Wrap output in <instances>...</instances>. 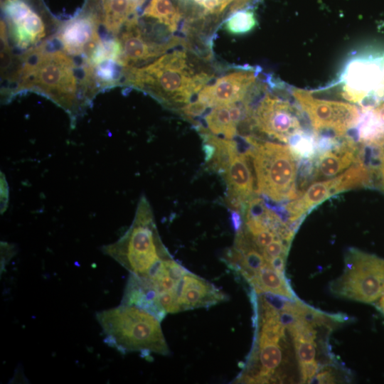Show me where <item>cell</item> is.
<instances>
[{
    "label": "cell",
    "mask_w": 384,
    "mask_h": 384,
    "mask_svg": "<svg viewBox=\"0 0 384 384\" xmlns=\"http://www.w3.org/2000/svg\"><path fill=\"white\" fill-rule=\"evenodd\" d=\"M208 60L186 48L171 50L151 63L124 69V82L168 107H180L213 78Z\"/></svg>",
    "instance_id": "obj_1"
},
{
    "label": "cell",
    "mask_w": 384,
    "mask_h": 384,
    "mask_svg": "<svg viewBox=\"0 0 384 384\" xmlns=\"http://www.w3.org/2000/svg\"><path fill=\"white\" fill-rule=\"evenodd\" d=\"M26 54L16 76V92L30 90L41 93L75 119L92 98L85 82L80 81L71 56L64 50H48L43 45Z\"/></svg>",
    "instance_id": "obj_2"
},
{
    "label": "cell",
    "mask_w": 384,
    "mask_h": 384,
    "mask_svg": "<svg viewBox=\"0 0 384 384\" xmlns=\"http://www.w3.org/2000/svg\"><path fill=\"white\" fill-rule=\"evenodd\" d=\"M105 342L122 353L137 351L146 358L151 353L169 355L160 321L134 305L119 306L97 312Z\"/></svg>",
    "instance_id": "obj_3"
},
{
    "label": "cell",
    "mask_w": 384,
    "mask_h": 384,
    "mask_svg": "<svg viewBox=\"0 0 384 384\" xmlns=\"http://www.w3.org/2000/svg\"><path fill=\"white\" fill-rule=\"evenodd\" d=\"M101 251L138 276L146 275L158 261L171 258L161 242L152 211L144 196L128 230L115 242L102 246Z\"/></svg>",
    "instance_id": "obj_4"
},
{
    "label": "cell",
    "mask_w": 384,
    "mask_h": 384,
    "mask_svg": "<svg viewBox=\"0 0 384 384\" xmlns=\"http://www.w3.org/2000/svg\"><path fill=\"white\" fill-rule=\"evenodd\" d=\"M250 157L253 161L257 193L274 202L292 201L299 196L295 156L289 146L254 138Z\"/></svg>",
    "instance_id": "obj_5"
},
{
    "label": "cell",
    "mask_w": 384,
    "mask_h": 384,
    "mask_svg": "<svg viewBox=\"0 0 384 384\" xmlns=\"http://www.w3.org/2000/svg\"><path fill=\"white\" fill-rule=\"evenodd\" d=\"M292 95L306 114L314 131L322 137H342L356 128L361 111L349 102L319 99L311 92L294 89Z\"/></svg>",
    "instance_id": "obj_6"
},
{
    "label": "cell",
    "mask_w": 384,
    "mask_h": 384,
    "mask_svg": "<svg viewBox=\"0 0 384 384\" xmlns=\"http://www.w3.org/2000/svg\"><path fill=\"white\" fill-rule=\"evenodd\" d=\"M346 272L336 284V291L345 297L371 303L384 293V260L352 250Z\"/></svg>",
    "instance_id": "obj_7"
},
{
    "label": "cell",
    "mask_w": 384,
    "mask_h": 384,
    "mask_svg": "<svg viewBox=\"0 0 384 384\" xmlns=\"http://www.w3.org/2000/svg\"><path fill=\"white\" fill-rule=\"evenodd\" d=\"M245 122L260 132L286 143L303 131L297 108L289 101L271 92H266L255 107L248 109Z\"/></svg>",
    "instance_id": "obj_8"
},
{
    "label": "cell",
    "mask_w": 384,
    "mask_h": 384,
    "mask_svg": "<svg viewBox=\"0 0 384 384\" xmlns=\"http://www.w3.org/2000/svg\"><path fill=\"white\" fill-rule=\"evenodd\" d=\"M370 179V170L361 160L336 177L312 183L304 193L284 206L289 223L297 221L331 196L366 185Z\"/></svg>",
    "instance_id": "obj_9"
},
{
    "label": "cell",
    "mask_w": 384,
    "mask_h": 384,
    "mask_svg": "<svg viewBox=\"0 0 384 384\" xmlns=\"http://www.w3.org/2000/svg\"><path fill=\"white\" fill-rule=\"evenodd\" d=\"M339 82L343 97L361 106L384 98V56L353 59Z\"/></svg>",
    "instance_id": "obj_10"
},
{
    "label": "cell",
    "mask_w": 384,
    "mask_h": 384,
    "mask_svg": "<svg viewBox=\"0 0 384 384\" xmlns=\"http://www.w3.org/2000/svg\"><path fill=\"white\" fill-rule=\"evenodd\" d=\"M117 37L122 48L121 65L124 68L146 65L159 56L180 46L175 43H162L153 37L136 16L130 19Z\"/></svg>",
    "instance_id": "obj_11"
},
{
    "label": "cell",
    "mask_w": 384,
    "mask_h": 384,
    "mask_svg": "<svg viewBox=\"0 0 384 384\" xmlns=\"http://www.w3.org/2000/svg\"><path fill=\"white\" fill-rule=\"evenodd\" d=\"M257 70L248 67L227 73L208 83L196 100L208 108L240 102L257 83Z\"/></svg>",
    "instance_id": "obj_12"
},
{
    "label": "cell",
    "mask_w": 384,
    "mask_h": 384,
    "mask_svg": "<svg viewBox=\"0 0 384 384\" xmlns=\"http://www.w3.org/2000/svg\"><path fill=\"white\" fill-rule=\"evenodd\" d=\"M3 8L11 34L19 48H28L46 36L41 17L24 0H4Z\"/></svg>",
    "instance_id": "obj_13"
},
{
    "label": "cell",
    "mask_w": 384,
    "mask_h": 384,
    "mask_svg": "<svg viewBox=\"0 0 384 384\" xmlns=\"http://www.w3.org/2000/svg\"><path fill=\"white\" fill-rule=\"evenodd\" d=\"M176 294L180 311L209 307L227 299L225 294L213 284L190 272L178 282Z\"/></svg>",
    "instance_id": "obj_14"
},
{
    "label": "cell",
    "mask_w": 384,
    "mask_h": 384,
    "mask_svg": "<svg viewBox=\"0 0 384 384\" xmlns=\"http://www.w3.org/2000/svg\"><path fill=\"white\" fill-rule=\"evenodd\" d=\"M99 18L95 14H82L69 21L60 29L57 38L63 50L70 56L83 55L90 42L100 36Z\"/></svg>",
    "instance_id": "obj_15"
},
{
    "label": "cell",
    "mask_w": 384,
    "mask_h": 384,
    "mask_svg": "<svg viewBox=\"0 0 384 384\" xmlns=\"http://www.w3.org/2000/svg\"><path fill=\"white\" fill-rule=\"evenodd\" d=\"M228 186V203L239 210L247 202L254 191V178L248 164V157L237 154L225 171Z\"/></svg>",
    "instance_id": "obj_16"
},
{
    "label": "cell",
    "mask_w": 384,
    "mask_h": 384,
    "mask_svg": "<svg viewBox=\"0 0 384 384\" xmlns=\"http://www.w3.org/2000/svg\"><path fill=\"white\" fill-rule=\"evenodd\" d=\"M352 139L338 143L334 147L319 153L314 163L316 178H333L341 174L362 159Z\"/></svg>",
    "instance_id": "obj_17"
},
{
    "label": "cell",
    "mask_w": 384,
    "mask_h": 384,
    "mask_svg": "<svg viewBox=\"0 0 384 384\" xmlns=\"http://www.w3.org/2000/svg\"><path fill=\"white\" fill-rule=\"evenodd\" d=\"M121 304L137 306L153 314L160 321L167 314L160 304L159 292L152 281L144 276L130 274Z\"/></svg>",
    "instance_id": "obj_18"
},
{
    "label": "cell",
    "mask_w": 384,
    "mask_h": 384,
    "mask_svg": "<svg viewBox=\"0 0 384 384\" xmlns=\"http://www.w3.org/2000/svg\"><path fill=\"white\" fill-rule=\"evenodd\" d=\"M141 18L162 26L173 34L181 26L183 28L188 14L183 0H150Z\"/></svg>",
    "instance_id": "obj_19"
},
{
    "label": "cell",
    "mask_w": 384,
    "mask_h": 384,
    "mask_svg": "<svg viewBox=\"0 0 384 384\" xmlns=\"http://www.w3.org/2000/svg\"><path fill=\"white\" fill-rule=\"evenodd\" d=\"M361 114L357 125L359 142L368 147L384 149V98L380 101L362 106Z\"/></svg>",
    "instance_id": "obj_20"
},
{
    "label": "cell",
    "mask_w": 384,
    "mask_h": 384,
    "mask_svg": "<svg viewBox=\"0 0 384 384\" xmlns=\"http://www.w3.org/2000/svg\"><path fill=\"white\" fill-rule=\"evenodd\" d=\"M99 17L107 32L118 35L138 11L145 0H100Z\"/></svg>",
    "instance_id": "obj_21"
},
{
    "label": "cell",
    "mask_w": 384,
    "mask_h": 384,
    "mask_svg": "<svg viewBox=\"0 0 384 384\" xmlns=\"http://www.w3.org/2000/svg\"><path fill=\"white\" fill-rule=\"evenodd\" d=\"M248 282L257 294L270 292L290 299L294 298L284 275L274 271L270 265L257 272Z\"/></svg>",
    "instance_id": "obj_22"
},
{
    "label": "cell",
    "mask_w": 384,
    "mask_h": 384,
    "mask_svg": "<svg viewBox=\"0 0 384 384\" xmlns=\"http://www.w3.org/2000/svg\"><path fill=\"white\" fill-rule=\"evenodd\" d=\"M206 124L210 132L223 135L228 139L236 136L238 125L233 121L229 105H217L205 117Z\"/></svg>",
    "instance_id": "obj_23"
},
{
    "label": "cell",
    "mask_w": 384,
    "mask_h": 384,
    "mask_svg": "<svg viewBox=\"0 0 384 384\" xmlns=\"http://www.w3.org/2000/svg\"><path fill=\"white\" fill-rule=\"evenodd\" d=\"M257 25L254 7L244 8L229 16L223 23V28L232 35H242L252 31Z\"/></svg>",
    "instance_id": "obj_24"
},
{
    "label": "cell",
    "mask_w": 384,
    "mask_h": 384,
    "mask_svg": "<svg viewBox=\"0 0 384 384\" xmlns=\"http://www.w3.org/2000/svg\"><path fill=\"white\" fill-rule=\"evenodd\" d=\"M293 154L299 158L309 159L317 154V139L312 134L302 132L288 142Z\"/></svg>",
    "instance_id": "obj_25"
},
{
    "label": "cell",
    "mask_w": 384,
    "mask_h": 384,
    "mask_svg": "<svg viewBox=\"0 0 384 384\" xmlns=\"http://www.w3.org/2000/svg\"><path fill=\"white\" fill-rule=\"evenodd\" d=\"M316 345L314 341H295V348L299 363L314 360Z\"/></svg>",
    "instance_id": "obj_26"
},
{
    "label": "cell",
    "mask_w": 384,
    "mask_h": 384,
    "mask_svg": "<svg viewBox=\"0 0 384 384\" xmlns=\"http://www.w3.org/2000/svg\"><path fill=\"white\" fill-rule=\"evenodd\" d=\"M159 299L166 313L172 314L180 311L178 297L175 291H162L159 293Z\"/></svg>",
    "instance_id": "obj_27"
},
{
    "label": "cell",
    "mask_w": 384,
    "mask_h": 384,
    "mask_svg": "<svg viewBox=\"0 0 384 384\" xmlns=\"http://www.w3.org/2000/svg\"><path fill=\"white\" fill-rule=\"evenodd\" d=\"M287 252V247L283 243L281 238L274 240L262 250V255L267 263L275 257L286 255Z\"/></svg>",
    "instance_id": "obj_28"
},
{
    "label": "cell",
    "mask_w": 384,
    "mask_h": 384,
    "mask_svg": "<svg viewBox=\"0 0 384 384\" xmlns=\"http://www.w3.org/2000/svg\"><path fill=\"white\" fill-rule=\"evenodd\" d=\"M256 247L262 251L267 245L277 238H280L270 228L265 229L254 235H250Z\"/></svg>",
    "instance_id": "obj_29"
},
{
    "label": "cell",
    "mask_w": 384,
    "mask_h": 384,
    "mask_svg": "<svg viewBox=\"0 0 384 384\" xmlns=\"http://www.w3.org/2000/svg\"><path fill=\"white\" fill-rule=\"evenodd\" d=\"M208 109L204 104L196 100L179 108V110L186 117L193 118L202 115Z\"/></svg>",
    "instance_id": "obj_30"
},
{
    "label": "cell",
    "mask_w": 384,
    "mask_h": 384,
    "mask_svg": "<svg viewBox=\"0 0 384 384\" xmlns=\"http://www.w3.org/2000/svg\"><path fill=\"white\" fill-rule=\"evenodd\" d=\"M300 367L302 380L307 382L316 375L319 368L318 363L314 360L302 363Z\"/></svg>",
    "instance_id": "obj_31"
},
{
    "label": "cell",
    "mask_w": 384,
    "mask_h": 384,
    "mask_svg": "<svg viewBox=\"0 0 384 384\" xmlns=\"http://www.w3.org/2000/svg\"><path fill=\"white\" fill-rule=\"evenodd\" d=\"M1 269L2 270L14 255V246L13 245H9V243L1 242Z\"/></svg>",
    "instance_id": "obj_32"
},
{
    "label": "cell",
    "mask_w": 384,
    "mask_h": 384,
    "mask_svg": "<svg viewBox=\"0 0 384 384\" xmlns=\"http://www.w3.org/2000/svg\"><path fill=\"white\" fill-rule=\"evenodd\" d=\"M1 209L4 212L8 206L9 188L5 176L1 173Z\"/></svg>",
    "instance_id": "obj_33"
},
{
    "label": "cell",
    "mask_w": 384,
    "mask_h": 384,
    "mask_svg": "<svg viewBox=\"0 0 384 384\" xmlns=\"http://www.w3.org/2000/svg\"><path fill=\"white\" fill-rule=\"evenodd\" d=\"M334 378L333 375L329 371L321 372L312 378L308 380L307 383H333Z\"/></svg>",
    "instance_id": "obj_34"
},
{
    "label": "cell",
    "mask_w": 384,
    "mask_h": 384,
    "mask_svg": "<svg viewBox=\"0 0 384 384\" xmlns=\"http://www.w3.org/2000/svg\"><path fill=\"white\" fill-rule=\"evenodd\" d=\"M285 257L286 255H279L269 262V265L274 271L283 275H284Z\"/></svg>",
    "instance_id": "obj_35"
},
{
    "label": "cell",
    "mask_w": 384,
    "mask_h": 384,
    "mask_svg": "<svg viewBox=\"0 0 384 384\" xmlns=\"http://www.w3.org/2000/svg\"><path fill=\"white\" fill-rule=\"evenodd\" d=\"M230 218L233 229L235 233H238L242 229V219L239 210L232 209Z\"/></svg>",
    "instance_id": "obj_36"
},
{
    "label": "cell",
    "mask_w": 384,
    "mask_h": 384,
    "mask_svg": "<svg viewBox=\"0 0 384 384\" xmlns=\"http://www.w3.org/2000/svg\"><path fill=\"white\" fill-rule=\"evenodd\" d=\"M203 150L204 151L205 161L206 162L210 161L215 152V146L210 142H204Z\"/></svg>",
    "instance_id": "obj_37"
},
{
    "label": "cell",
    "mask_w": 384,
    "mask_h": 384,
    "mask_svg": "<svg viewBox=\"0 0 384 384\" xmlns=\"http://www.w3.org/2000/svg\"><path fill=\"white\" fill-rule=\"evenodd\" d=\"M378 306L380 309V310L384 313V293L380 297Z\"/></svg>",
    "instance_id": "obj_38"
}]
</instances>
